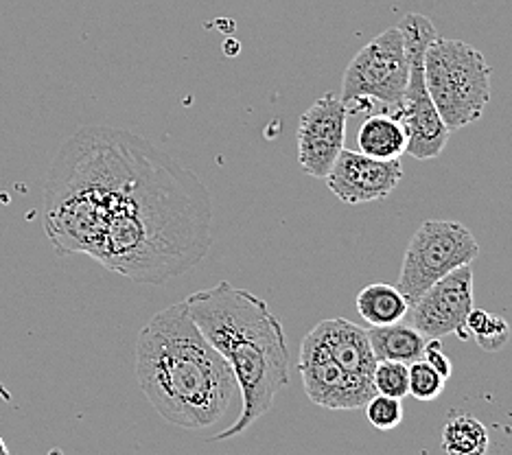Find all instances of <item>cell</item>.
<instances>
[{
	"label": "cell",
	"instance_id": "cell-18",
	"mask_svg": "<svg viewBox=\"0 0 512 455\" xmlns=\"http://www.w3.org/2000/svg\"><path fill=\"white\" fill-rule=\"evenodd\" d=\"M372 385H375V394L403 401L410 394V370L401 361H377L375 372H372Z\"/></svg>",
	"mask_w": 512,
	"mask_h": 455
},
{
	"label": "cell",
	"instance_id": "cell-5",
	"mask_svg": "<svg viewBox=\"0 0 512 455\" xmlns=\"http://www.w3.org/2000/svg\"><path fill=\"white\" fill-rule=\"evenodd\" d=\"M425 86L449 130H462L482 119L491 101V66L475 46L438 38L425 51Z\"/></svg>",
	"mask_w": 512,
	"mask_h": 455
},
{
	"label": "cell",
	"instance_id": "cell-6",
	"mask_svg": "<svg viewBox=\"0 0 512 455\" xmlns=\"http://www.w3.org/2000/svg\"><path fill=\"white\" fill-rule=\"evenodd\" d=\"M405 53L410 57V81L403 101L392 116L403 123L407 134V151L416 160H434L447 149L451 130L442 121L438 108L425 86V51L438 38L434 22L423 14H407L397 25Z\"/></svg>",
	"mask_w": 512,
	"mask_h": 455
},
{
	"label": "cell",
	"instance_id": "cell-1",
	"mask_svg": "<svg viewBox=\"0 0 512 455\" xmlns=\"http://www.w3.org/2000/svg\"><path fill=\"white\" fill-rule=\"evenodd\" d=\"M213 197L195 171L151 145L114 197L92 259L132 283L167 285L213 245Z\"/></svg>",
	"mask_w": 512,
	"mask_h": 455
},
{
	"label": "cell",
	"instance_id": "cell-9",
	"mask_svg": "<svg viewBox=\"0 0 512 455\" xmlns=\"http://www.w3.org/2000/svg\"><path fill=\"white\" fill-rule=\"evenodd\" d=\"M348 110L337 95H324L300 116L296 145L298 165L307 175L324 180L342 154L346 140Z\"/></svg>",
	"mask_w": 512,
	"mask_h": 455
},
{
	"label": "cell",
	"instance_id": "cell-21",
	"mask_svg": "<svg viewBox=\"0 0 512 455\" xmlns=\"http://www.w3.org/2000/svg\"><path fill=\"white\" fill-rule=\"evenodd\" d=\"M423 361H427V364L432 366L436 372H440V375L445 377V379L451 377L453 364H451V359L445 353V346H442V340H438V337H432V340L425 342Z\"/></svg>",
	"mask_w": 512,
	"mask_h": 455
},
{
	"label": "cell",
	"instance_id": "cell-20",
	"mask_svg": "<svg viewBox=\"0 0 512 455\" xmlns=\"http://www.w3.org/2000/svg\"><path fill=\"white\" fill-rule=\"evenodd\" d=\"M366 416L375 429L392 431L403 423V403L401 399H392V396L375 394L366 403Z\"/></svg>",
	"mask_w": 512,
	"mask_h": 455
},
{
	"label": "cell",
	"instance_id": "cell-8",
	"mask_svg": "<svg viewBox=\"0 0 512 455\" xmlns=\"http://www.w3.org/2000/svg\"><path fill=\"white\" fill-rule=\"evenodd\" d=\"M477 256L480 245L467 226L460 221L429 219L407 243L397 287L412 307L440 278L471 265Z\"/></svg>",
	"mask_w": 512,
	"mask_h": 455
},
{
	"label": "cell",
	"instance_id": "cell-7",
	"mask_svg": "<svg viewBox=\"0 0 512 455\" xmlns=\"http://www.w3.org/2000/svg\"><path fill=\"white\" fill-rule=\"evenodd\" d=\"M407 81L410 57L405 53L401 31L392 27L379 33L348 62L340 99L348 114L366 112L372 105L392 114L403 101Z\"/></svg>",
	"mask_w": 512,
	"mask_h": 455
},
{
	"label": "cell",
	"instance_id": "cell-11",
	"mask_svg": "<svg viewBox=\"0 0 512 455\" xmlns=\"http://www.w3.org/2000/svg\"><path fill=\"white\" fill-rule=\"evenodd\" d=\"M298 368L311 403L327 410H359L375 396L348 377V372L331 357L316 329H311L302 340Z\"/></svg>",
	"mask_w": 512,
	"mask_h": 455
},
{
	"label": "cell",
	"instance_id": "cell-15",
	"mask_svg": "<svg viewBox=\"0 0 512 455\" xmlns=\"http://www.w3.org/2000/svg\"><path fill=\"white\" fill-rule=\"evenodd\" d=\"M355 305L368 326H388L401 322L410 311V305H407L399 287L388 283H372L364 287L357 294Z\"/></svg>",
	"mask_w": 512,
	"mask_h": 455
},
{
	"label": "cell",
	"instance_id": "cell-16",
	"mask_svg": "<svg viewBox=\"0 0 512 455\" xmlns=\"http://www.w3.org/2000/svg\"><path fill=\"white\" fill-rule=\"evenodd\" d=\"M440 447L445 455H486L491 449V436L482 420L462 414L447 420Z\"/></svg>",
	"mask_w": 512,
	"mask_h": 455
},
{
	"label": "cell",
	"instance_id": "cell-2",
	"mask_svg": "<svg viewBox=\"0 0 512 455\" xmlns=\"http://www.w3.org/2000/svg\"><path fill=\"white\" fill-rule=\"evenodd\" d=\"M134 366L151 407L182 429L215 427L239 396L230 364L197 329L186 302L162 309L143 326Z\"/></svg>",
	"mask_w": 512,
	"mask_h": 455
},
{
	"label": "cell",
	"instance_id": "cell-17",
	"mask_svg": "<svg viewBox=\"0 0 512 455\" xmlns=\"http://www.w3.org/2000/svg\"><path fill=\"white\" fill-rule=\"evenodd\" d=\"M467 333H473L477 346L486 353H497L510 340V326L504 318L475 307L467 318Z\"/></svg>",
	"mask_w": 512,
	"mask_h": 455
},
{
	"label": "cell",
	"instance_id": "cell-13",
	"mask_svg": "<svg viewBox=\"0 0 512 455\" xmlns=\"http://www.w3.org/2000/svg\"><path fill=\"white\" fill-rule=\"evenodd\" d=\"M366 335L377 361H401V364L410 366L414 361L423 359L425 335L403 320L388 326H370Z\"/></svg>",
	"mask_w": 512,
	"mask_h": 455
},
{
	"label": "cell",
	"instance_id": "cell-10",
	"mask_svg": "<svg viewBox=\"0 0 512 455\" xmlns=\"http://www.w3.org/2000/svg\"><path fill=\"white\" fill-rule=\"evenodd\" d=\"M412 326L425 337L458 335L467 340V318L473 311V267L464 265L440 278L410 307Z\"/></svg>",
	"mask_w": 512,
	"mask_h": 455
},
{
	"label": "cell",
	"instance_id": "cell-3",
	"mask_svg": "<svg viewBox=\"0 0 512 455\" xmlns=\"http://www.w3.org/2000/svg\"><path fill=\"white\" fill-rule=\"evenodd\" d=\"M149 140L108 125H86L57 151L44 186V232L57 254L99 248L114 197L132 180Z\"/></svg>",
	"mask_w": 512,
	"mask_h": 455
},
{
	"label": "cell",
	"instance_id": "cell-14",
	"mask_svg": "<svg viewBox=\"0 0 512 455\" xmlns=\"http://www.w3.org/2000/svg\"><path fill=\"white\" fill-rule=\"evenodd\" d=\"M357 145L362 154L377 160H399L407 151L403 123L388 112L372 114L359 127Z\"/></svg>",
	"mask_w": 512,
	"mask_h": 455
},
{
	"label": "cell",
	"instance_id": "cell-4",
	"mask_svg": "<svg viewBox=\"0 0 512 455\" xmlns=\"http://www.w3.org/2000/svg\"><path fill=\"white\" fill-rule=\"evenodd\" d=\"M184 302L197 329L224 355L237 379L241 412L215 440L235 438L270 412L276 396L289 385V348L283 322L263 298L232 287L226 280L195 291Z\"/></svg>",
	"mask_w": 512,
	"mask_h": 455
},
{
	"label": "cell",
	"instance_id": "cell-22",
	"mask_svg": "<svg viewBox=\"0 0 512 455\" xmlns=\"http://www.w3.org/2000/svg\"><path fill=\"white\" fill-rule=\"evenodd\" d=\"M0 455H9V449H7V445H5V440L0 438Z\"/></svg>",
	"mask_w": 512,
	"mask_h": 455
},
{
	"label": "cell",
	"instance_id": "cell-12",
	"mask_svg": "<svg viewBox=\"0 0 512 455\" xmlns=\"http://www.w3.org/2000/svg\"><path fill=\"white\" fill-rule=\"evenodd\" d=\"M327 186L344 204H368L390 197L403 180L401 160H377L362 151L342 149L333 169L329 171Z\"/></svg>",
	"mask_w": 512,
	"mask_h": 455
},
{
	"label": "cell",
	"instance_id": "cell-19",
	"mask_svg": "<svg viewBox=\"0 0 512 455\" xmlns=\"http://www.w3.org/2000/svg\"><path fill=\"white\" fill-rule=\"evenodd\" d=\"M407 370H410V396H414L416 401H436L438 396L445 392L447 379L429 366L427 361L418 359L414 364L407 366Z\"/></svg>",
	"mask_w": 512,
	"mask_h": 455
}]
</instances>
